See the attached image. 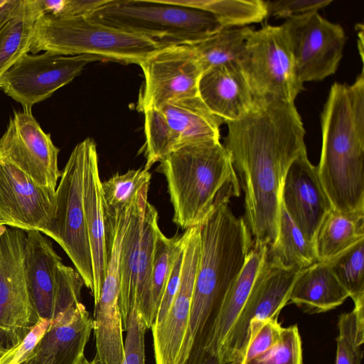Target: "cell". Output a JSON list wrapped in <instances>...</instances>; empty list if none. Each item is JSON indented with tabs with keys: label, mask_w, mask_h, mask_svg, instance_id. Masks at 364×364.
Returning <instances> with one entry per match:
<instances>
[{
	"label": "cell",
	"mask_w": 364,
	"mask_h": 364,
	"mask_svg": "<svg viewBox=\"0 0 364 364\" xmlns=\"http://www.w3.org/2000/svg\"><path fill=\"white\" fill-rule=\"evenodd\" d=\"M227 124L223 146L245 194L242 218L253 244L269 247L277 237L285 176L306 152L301 117L294 104L255 98L246 114Z\"/></svg>",
	"instance_id": "1"
},
{
	"label": "cell",
	"mask_w": 364,
	"mask_h": 364,
	"mask_svg": "<svg viewBox=\"0 0 364 364\" xmlns=\"http://www.w3.org/2000/svg\"><path fill=\"white\" fill-rule=\"evenodd\" d=\"M316 166L333 210L364 212V73L353 83L334 82L321 114Z\"/></svg>",
	"instance_id": "2"
},
{
	"label": "cell",
	"mask_w": 364,
	"mask_h": 364,
	"mask_svg": "<svg viewBox=\"0 0 364 364\" xmlns=\"http://www.w3.org/2000/svg\"><path fill=\"white\" fill-rule=\"evenodd\" d=\"M157 171L167 182L173 221L185 230L241 195L230 154L220 141L181 145L159 161Z\"/></svg>",
	"instance_id": "3"
},
{
	"label": "cell",
	"mask_w": 364,
	"mask_h": 364,
	"mask_svg": "<svg viewBox=\"0 0 364 364\" xmlns=\"http://www.w3.org/2000/svg\"><path fill=\"white\" fill-rule=\"evenodd\" d=\"M166 45L90 19L87 16H41L36 26L31 51L62 55H89L100 61L139 64Z\"/></svg>",
	"instance_id": "4"
},
{
	"label": "cell",
	"mask_w": 364,
	"mask_h": 364,
	"mask_svg": "<svg viewBox=\"0 0 364 364\" xmlns=\"http://www.w3.org/2000/svg\"><path fill=\"white\" fill-rule=\"evenodd\" d=\"M87 16L163 44L196 43L224 28L212 14L167 0H107Z\"/></svg>",
	"instance_id": "5"
},
{
	"label": "cell",
	"mask_w": 364,
	"mask_h": 364,
	"mask_svg": "<svg viewBox=\"0 0 364 364\" xmlns=\"http://www.w3.org/2000/svg\"><path fill=\"white\" fill-rule=\"evenodd\" d=\"M148 190L149 186L142 188L134 200L121 249L119 305L124 331L134 307L145 324L149 314L156 241L161 230L158 212L147 200Z\"/></svg>",
	"instance_id": "6"
},
{
	"label": "cell",
	"mask_w": 364,
	"mask_h": 364,
	"mask_svg": "<svg viewBox=\"0 0 364 364\" xmlns=\"http://www.w3.org/2000/svg\"><path fill=\"white\" fill-rule=\"evenodd\" d=\"M239 65L255 98L294 104L304 90L282 25H265L248 37Z\"/></svg>",
	"instance_id": "7"
},
{
	"label": "cell",
	"mask_w": 364,
	"mask_h": 364,
	"mask_svg": "<svg viewBox=\"0 0 364 364\" xmlns=\"http://www.w3.org/2000/svg\"><path fill=\"white\" fill-rule=\"evenodd\" d=\"M91 139L86 138L74 147L61 171L55 190L54 240L69 257L84 284L92 292V262L83 202L85 165Z\"/></svg>",
	"instance_id": "8"
},
{
	"label": "cell",
	"mask_w": 364,
	"mask_h": 364,
	"mask_svg": "<svg viewBox=\"0 0 364 364\" xmlns=\"http://www.w3.org/2000/svg\"><path fill=\"white\" fill-rule=\"evenodd\" d=\"M26 232L0 226V343L18 346L40 317L29 291L25 264Z\"/></svg>",
	"instance_id": "9"
},
{
	"label": "cell",
	"mask_w": 364,
	"mask_h": 364,
	"mask_svg": "<svg viewBox=\"0 0 364 364\" xmlns=\"http://www.w3.org/2000/svg\"><path fill=\"white\" fill-rule=\"evenodd\" d=\"M25 264L31 296L40 318L54 320L80 302L79 273L63 263L48 237L26 231Z\"/></svg>",
	"instance_id": "10"
},
{
	"label": "cell",
	"mask_w": 364,
	"mask_h": 364,
	"mask_svg": "<svg viewBox=\"0 0 364 364\" xmlns=\"http://www.w3.org/2000/svg\"><path fill=\"white\" fill-rule=\"evenodd\" d=\"M301 271L284 266L267 255L232 330L225 364L243 363L247 348L261 327L269 320L278 319L281 310L288 304Z\"/></svg>",
	"instance_id": "11"
},
{
	"label": "cell",
	"mask_w": 364,
	"mask_h": 364,
	"mask_svg": "<svg viewBox=\"0 0 364 364\" xmlns=\"http://www.w3.org/2000/svg\"><path fill=\"white\" fill-rule=\"evenodd\" d=\"M291 46L299 80L321 81L334 74L343 57V27L318 11L289 18L282 24Z\"/></svg>",
	"instance_id": "12"
},
{
	"label": "cell",
	"mask_w": 364,
	"mask_h": 364,
	"mask_svg": "<svg viewBox=\"0 0 364 364\" xmlns=\"http://www.w3.org/2000/svg\"><path fill=\"white\" fill-rule=\"evenodd\" d=\"M144 82L136 105L144 112L171 100L198 96L203 69L190 44H166L139 64Z\"/></svg>",
	"instance_id": "13"
},
{
	"label": "cell",
	"mask_w": 364,
	"mask_h": 364,
	"mask_svg": "<svg viewBox=\"0 0 364 364\" xmlns=\"http://www.w3.org/2000/svg\"><path fill=\"white\" fill-rule=\"evenodd\" d=\"M100 61L89 55H62L50 51L23 55L0 80V89L20 103L32 107L53 95L78 76L84 67Z\"/></svg>",
	"instance_id": "14"
},
{
	"label": "cell",
	"mask_w": 364,
	"mask_h": 364,
	"mask_svg": "<svg viewBox=\"0 0 364 364\" xmlns=\"http://www.w3.org/2000/svg\"><path fill=\"white\" fill-rule=\"evenodd\" d=\"M60 149L33 116L31 109L14 111L0 138V158L6 159L39 185L55 191L61 176Z\"/></svg>",
	"instance_id": "15"
},
{
	"label": "cell",
	"mask_w": 364,
	"mask_h": 364,
	"mask_svg": "<svg viewBox=\"0 0 364 364\" xmlns=\"http://www.w3.org/2000/svg\"><path fill=\"white\" fill-rule=\"evenodd\" d=\"M55 191L0 158V217L6 225L55 238Z\"/></svg>",
	"instance_id": "16"
},
{
	"label": "cell",
	"mask_w": 364,
	"mask_h": 364,
	"mask_svg": "<svg viewBox=\"0 0 364 364\" xmlns=\"http://www.w3.org/2000/svg\"><path fill=\"white\" fill-rule=\"evenodd\" d=\"M184 232V254L177 292L164 318L151 328L156 364H176L188 324L201 247L198 226Z\"/></svg>",
	"instance_id": "17"
},
{
	"label": "cell",
	"mask_w": 364,
	"mask_h": 364,
	"mask_svg": "<svg viewBox=\"0 0 364 364\" xmlns=\"http://www.w3.org/2000/svg\"><path fill=\"white\" fill-rule=\"evenodd\" d=\"M281 197L293 222L314 245L318 229L333 208L320 181L317 168L309 160L307 152L290 165Z\"/></svg>",
	"instance_id": "18"
},
{
	"label": "cell",
	"mask_w": 364,
	"mask_h": 364,
	"mask_svg": "<svg viewBox=\"0 0 364 364\" xmlns=\"http://www.w3.org/2000/svg\"><path fill=\"white\" fill-rule=\"evenodd\" d=\"M93 328L92 318L80 302L52 321L31 355L30 364H77Z\"/></svg>",
	"instance_id": "19"
},
{
	"label": "cell",
	"mask_w": 364,
	"mask_h": 364,
	"mask_svg": "<svg viewBox=\"0 0 364 364\" xmlns=\"http://www.w3.org/2000/svg\"><path fill=\"white\" fill-rule=\"evenodd\" d=\"M198 95L208 109L223 124L241 118L253 106L255 97L237 63L204 71Z\"/></svg>",
	"instance_id": "20"
},
{
	"label": "cell",
	"mask_w": 364,
	"mask_h": 364,
	"mask_svg": "<svg viewBox=\"0 0 364 364\" xmlns=\"http://www.w3.org/2000/svg\"><path fill=\"white\" fill-rule=\"evenodd\" d=\"M83 202L87 232L90 242L94 304L100 296L107 267L105 210L102 181L100 177L96 144L91 139L84 171Z\"/></svg>",
	"instance_id": "21"
},
{
	"label": "cell",
	"mask_w": 364,
	"mask_h": 364,
	"mask_svg": "<svg viewBox=\"0 0 364 364\" xmlns=\"http://www.w3.org/2000/svg\"><path fill=\"white\" fill-rule=\"evenodd\" d=\"M268 247L253 244L246 262L223 301L210 349L212 364H225L230 336L248 298Z\"/></svg>",
	"instance_id": "22"
},
{
	"label": "cell",
	"mask_w": 364,
	"mask_h": 364,
	"mask_svg": "<svg viewBox=\"0 0 364 364\" xmlns=\"http://www.w3.org/2000/svg\"><path fill=\"white\" fill-rule=\"evenodd\" d=\"M349 297L328 262H316L302 269L292 287L288 304L304 312L318 314L333 309Z\"/></svg>",
	"instance_id": "23"
},
{
	"label": "cell",
	"mask_w": 364,
	"mask_h": 364,
	"mask_svg": "<svg viewBox=\"0 0 364 364\" xmlns=\"http://www.w3.org/2000/svg\"><path fill=\"white\" fill-rule=\"evenodd\" d=\"M158 109L178 137L179 146L193 142L220 141V127L223 122L208 109L198 95L171 100Z\"/></svg>",
	"instance_id": "24"
},
{
	"label": "cell",
	"mask_w": 364,
	"mask_h": 364,
	"mask_svg": "<svg viewBox=\"0 0 364 364\" xmlns=\"http://www.w3.org/2000/svg\"><path fill=\"white\" fill-rule=\"evenodd\" d=\"M43 15L38 0H22L17 11L0 27V80L31 51L36 23Z\"/></svg>",
	"instance_id": "25"
},
{
	"label": "cell",
	"mask_w": 364,
	"mask_h": 364,
	"mask_svg": "<svg viewBox=\"0 0 364 364\" xmlns=\"http://www.w3.org/2000/svg\"><path fill=\"white\" fill-rule=\"evenodd\" d=\"M364 239V212L339 213L333 208L321 225L315 241L318 262H328Z\"/></svg>",
	"instance_id": "26"
},
{
	"label": "cell",
	"mask_w": 364,
	"mask_h": 364,
	"mask_svg": "<svg viewBox=\"0 0 364 364\" xmlns=\"http://www.w3.org/2000/svg\"><path fill=\"white\" fill-rule=\"evenodd\" d=\"M252 31L248 26L224 28L201 41L188 44L193 47L203 73L230 63L239 64Z\"/></svg>",
	"instance_id": "27"
},
{
	"label": "cell",
	"mask_w": 364,
	"mask_h": 364,
	"mask_svg": "<svg viewBox=\"0 0 364 364\" xmlns=\"http://www.w3.org/2000/svg\"><path fill=\"white\" fill-rule=\"evenodd\" d=\"M267 254L284 266L301 269L318 262L314 245L293 222L282 201L277 237L274 243L268 247Z\"/></svg>",
	"instance_id": "28"
},
{
	"label": "cell",
	"mask_w": 364,
	"mask_h": 364,
	"mask_svg": "<svg viewBox=\"0 0 364 364\" xmlns=\"http://www.w3.org/2000/svg\"><path fill=\"white\" fill-rule=\"evenodd\" d=\"M212 14L224 28L243 27L266 18L268 9L262 0H167Z\"/></svg>",
	"instance_id": "29"
},
{
	"label": "cell",
	"mask_w": 364,
	"mask_h": 364,
	"mask_svg": "<svg viewBox=\"0 0 364 364\" xmlns=\"http://www.w3.org/2000/svg\"><path fill=\"white\" fill-rule=\"evenodd\" d=\"M184 242V232L170 238L161 231L157 235L151 279L149 314L146 322L147 328H151L156 319L163 292Z\"/></svg>",
	"instance_id": "30"
},
{
	"label": "cell",
	"mask_w": 364,
	"mask_h": 364,
	"mask_svg": "<svg viewBox=\"0 0 364 364\" xmlns=\"http://www.w3.org/2000/svg\"><path fill=\"white\" fill-rule=\"evenodd\" d=\"M354 304L364 301V239L328 262Z\"/></svg>",
	"instance_id": "31"
},
{
	"label": "cell",
	"mask_w": 364,
	"mask_h": 364,
	"mask_svg": "<svg viewBox=\"0 0 364 364\" xmlns=\"http://www.w3.org/2000/svg\"><path fill=\"white\" fill-rule=\"evenodd\" d=\"M336 364H361L364 343V301L339 316Z\"/></svg>",
	"instance_id": "32"
},
{
	"label": "cell",
	"mask_w": 364,
	"mask_h": 364,
	"mask_svg": "<svg viewBox=\"0 0 364 364\" xmlns=\"http://www.w3.org/2000/svg\"><path fill=\"white\" fill-rule=\"evenodd\" d=\"M144 114L145 156L144 168H149L179 146V140L168 125L158 108L151 109Z\"/></svg>",
	"instance_id": "33"
},
{
	"label": "cell",
	"mask_w": 364,
	"mask_h": 364,
	"mask_svg": "<svg viewBox=\"0 0 364 364\" xmlns=\"http://www.w3.org/2000/svg\"><path fill=\"white\" fill-rule=\"evenodd\" d=\"M151 177L149 170L144 168L131 169L123 174L116 173L107 181L102 182L107 207L117 209L131 205L138 193L149 186Z\"/></svg>",
	"instance_id": "34"
},
{
	"label": "cell",
	"mask_w": 364,
	"mask_h": 364,
	"mask_svg": "<svg viewBox=\"0 0 364 364\" xmlns=\"http://www.w3.org/2000/svg\"><path fill=\"white\" fill-rule=\"evenodd\" d=\"M246 364H302L301 341L296 325L283 328L279 341L262 356Z\"/></svg>",
	"instance_id": "35"
},
{
	"label": "cell",
	"mask_w": 364,
	"mask_h": 364,
	"mask_svg": "<svg viewBox=\"0 0 364 364\" xmlns=\"http://www.w3.org/2000/svg\"><path fill=\"white\" fill-rule=\"evenodd\" d=\"M146 329L141 314L134 307L129 316L122 364H145L144 335Z\"/></svg>",
	"instance_id": "36"
},
{
	"label": "cell",
	"mask_w": 364,
	"mask_h": 364,
	"mask_svg": "<svg viewBox=\"0 0 364 364\" xmlns=\"http://www.w3.org/2000/svg\"><path fill=\"white\" fill-rule=\"evenodd\" d=\"M332 0H276L266 1L268 15L279 18H289L303 15L329 5Z\"/></svg>",
	"instance_id": "37"
},
{
	"label": "cell",
	"mask_w": 364,
	"mask_h": 364,
	"mask_svg": "<svg viewBox=\"0 0 364 364\" xmlns=\"http://www.w3.org/2000/svg\"><path fill=\"white\" fill-rule=\"evenodd\" d=\"M282 328L278 319L267 321L250 343L243 362L251 361L269 351L279 341Z\"/></svg>",
	"instance_id": "38"
},
{
	"label": "cell",
	"mask_w": 364,
	"mask_h": 364,
	"mask_svg": "<svg viewBox=\"0 0 364 364\" xmlns=\"http://www.w3.org/2000/svg\"><path fill=\"white\" fill-rule=\"evenodd\" d=\"M185 233V232H184ZM186 238V235H185ZM184 246L179 252L173 266L169 278L162 294L156 319L152 326L159 323L167 314L177 292L181 280Z\"/></svg>",
	"instance_id": "39"
},
{
	"label": "cell",
	"mask_w": 364,
	"mask_h": 364,
	"mask_svg": "<svg viewBox=\"0 0 364 364\" xmlns=\"http://www.w3.org/2000/svg\"><path fill=\"white\" fill-rule=\"evenodd\" d=\"M51 322L52 321L49 319L40 318L38 322L31 328L18 346L12 364H18L27 359L49 329Z\"/></svg>",
	"instance_id": "40"
},
{
	"label": "cell",
	"mask_w": 364,
	"mask_h": 364,
	"mask_svg": "<svg viewBox=\"0 0 364 364\" xmlns=\"http://www.w3.org/2000/svg\"><path fill=\"white\" fill-rule=\"evenodd\" d=\"M106 1L107 0H64L61 11L58 16H55L76 17L88 16Z\"/></svg>",
	"instance_id": "41"
},
{
	"label": "cell",
	"mask_w": 364,
	"mask_h": 364,
	"mask_svg": "<svg viewBox=\"0 0 364 364\" xmlns=\"http://www.w3.org/2000/svg\"><path fill=\"white\" fill-rule=\"evenodd\" d=\"M22 0H0V27L19 9Z\"/></svg>",
	"instance_id": "42"
},
{
	"label": "cell",
	"mask_w": 364,
	"mask_h": 364,
	"mask_svg": "<svg viewBox=\"0 0 364 364\" xmlns=\"http://www.w3.org/2000/svg\"><path fill=\"white\" fill-rule=\"evenodd\" d=\"M18 346L11 348L1 360L0 364H12V360L14 357Z\"/></svg>",
	"instance_id": "43"
},
{
	"label": "cell",
	"mask_w": 364,
	"mask_h": 364,
	"mask_svg": "<svg viewBox=\"0 0 364 364\" xmlns=\"http://www.w3.org/2000/svg\"><path fill=\"white\" fill-rule=\"evenodd\" d=\"M77 364H94L92 361L87 360L85 355L80 359Z\"/></svg>",
	"instance_id": "44"
},
{
	"label": "cell",
	"mask_w": 364,
	"mask_h": 364,
	"mask_svg": "<svg viewBox=\"0 0 364 364\" xmlns=\"http://www.w3.org/2000/svg\"><path fill=\"white\" fill-rule=\"evenodd\" d=\"M18 364H30L29 360H28V358H27L26 360L19 363Z\"/></svg>",
	"instance_id": "45"
},
{
	"label": "cell",
	"mask_w": 364,
	"mask_h": 364,
	"mask_svg": "<svg viewBox=\"0 0 364 364\" xmlns=\"http://www.w3.org/2000/svg\"><path fill=\"white\" fill-rule=\"evenodd\" d=\"M4 225H6L5 223L4 222V220L0 217V226Z\"/></svg>",
	"instance_id": "46"
},
{
	"label": "cell",
	"mask_w": 364,
	"mask_h": 364,
	"mask_svg": "<svg viewBox=\"0 0 364 364\" xmlns=\"http://www.w3.org/2000/svg\"><path fill=\"white\" fill-rule=\"evenodd\" d=\"M242 364H246L245 362H243Z\"/></svg>",
	"instance_id": "47"
}]
</instances>
